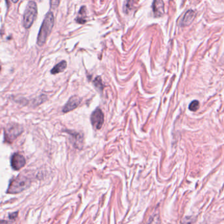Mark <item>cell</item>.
I'll return each mask as SVG.
<instances>
[{
    "mask_svg": "<svg viewBox=\"0 0 224 224\" xmlns=\"http://www.w3.org/2000/svg\"><path fill=\"white\" fill-rule=\"evenodd\" d=\"M54 25V15L52 12H49L45 16L39 30L37 44L39 46L43 45L48 36L51 34Z\"/></svg>",
    "mask_w": 224,
    "mask_h": 224,
    "instance_id": "obj_1",
    "label": "cell"
},
{
    "mask_svg": "<svg viewBox=\"0 0 224 224\" xmlns=\"http://www.w3.org/2000/svg\"><path fill=\"white\" fill-rule=\"evenodd\" d=\"M38 14V8L35 2L30 1L26 6L23 17V25L26 28H29L34 23Z\"/></svg>",
    "mask_w": 224,
    "mask_h": 224,
    "instance_id": "obj_2",
    "label": "cell"
},
{
    "mask_svg": "<svg viewBox=\"0 0 224 224\" xmlns=\"http://www.w3.org/2000/svg\"><path fill=\"white\" fill-rule=\"evenodd\" d=\"M30 185V181L28 177L22 175H19L11 183L7 192L9 193H19L28 188Z\"/></svg>",
    "mask_w": 224,
    "mask_h": 224,
    "instance_id": "obj_3",
    "label": "cell"
},
{
    "mask_svg": "<svg viewBox=\"0 0 224 224\" xmlns=\"http://www.w3.org/2000/svg\"><path fill=\"white\" fill-rule=\"evenodd\" d=\"M22 131L23 129L21 126L17 124H11L6 129V138L11 141H13L14 139H16L22 132Z\"/></svg>",
    "mask_w": 224,
    "mask_h": 224,
    "instance_id": "obj_4",
    "label": "cell"
},
{
    "mask_svg": "<svg viewBox=\"0 0 224 224\" xmlns=\"http://www.w3.org/2000/svg\"><path fill=\"white\" fill-rule=\"evenodd\" d=\"M90 120L94 128L97 129H100L104 122V116L102 110L98 108L94 111L90 116Z\"/></svg>",
    "mask_w": 224,
    "mask_h": 224,
    "instance_id": "obj_5",
    "label": "cell"
},
{
    "mask_svg": "<svg viewBox=\"0 0 224 224\" xmlns=\"http://www.w3.org/2000/svg\"><path fill=\"white\" fill-rule=\"evenodd\" d=\"M26 164V160L22 155L15 153L11 157V166L14 169L19 170Z\"/></svg>",
    "mask_w": 224,
    "mask_h": 224,
    "instance_id": "obj_6",
    "label": "cell"
},
{
    "mask_svg": "<svg viewBox=\"0 0 224 224\" xmlns=\"http://www.w3.org/2000/svg\"><path fill=\"white\" fill-rule=\"evenodd\" d=\"M81 103V99L78 96L74 95L69 99L68 101L66 103L62 111L63 113H68L69 111H73Z\"/></svg>",
    "mask_w": 224,
    "mask_h": 224,
    "instance_id": "obj_7",
    "label": "cell"
},
{
    "mask_svg": "<svg viewBox=\"0 0 224 224\" xmlns=\"http://www.w3.org/2000/svg\"><path fill=\"white\" fill-rule=\"evenodd\" d=\"M152 9L154 15L156 17H161L165 13L164 3L161 0H156L154 1L152 4Z\"/></svg>",
    "mask_w": 224,
    "mask_h": 224,
    "instance_id": "obj_8",
    "label": "cell"
},
{
    "mask_svg": "<svg viewBox=\"0 0 224 224\" xmlns=\"http://www.w3.org/2000/svg\"><path fill=\"white\" fill-rule=\"evenodd\" d=\"M195 13L194 11L193 10H189L187 11L185 15H184L183 19L181 21V26H187L189 25L190 23H191L193 19H195Z\"/></svg>",
    "mask_w": 224,
    "mask_h": 224,
    "instance_id": "obj_9",
    "label": "cell"
},
{
    "mask_svg": "<svg viewBox=\"0 0 224 224\" xmlns=\"http://www.w3.org/2000/svg\"><path fill=\"white\" fill-rule=\"evenodd\" d=\"M86 17H87V9L85 6H83V7H81V8L80 9L79 11L78 16L77 17L75 20H76V22L77 23L83 25V24H85L87 22Z\"/></svg>",
    "mask_w": 224,
    "mask_h": 224,
    "instance_id": "obj_10",
    "label": "cell"
},
{
    "mask_svg": "<svg viewBox=\"0 0 224 224\" xmlns=\"http://www.w3.org/2000/svg\"><path fill=\"white\" fill-rule=\"evenodd\" d=\"M67 67V63L65 60H62V61L60 62L59 64H57L56 66H54L53 68L51 70V72L53 74H59L60 72H62Z\"/></svg>",
    "mask_w": 224,
    "mask_h": 224,
    "instance_id": "obj_11",
    "label": "cell"
},
{
    "mask_svg": "<svg viewBox=\"0 0 224 224\" xmlns=\"http://www.w3.org/2000/svg\"><path fill=\"white\" fill-rule=\"evenodd\" d=\"M148 224H161V219L158 212H155L151 216Z\"/></svg>",
    "mask_w": 224,
    "mask_h": 224,
    "instance_id": "obj_12",
    "label": "cell"
},
{
    "mask_svg": "<svg viewBox=\"0 0 224 224\" xmlns=\"http://www.w3.org/2000/svg\"><path fill=\"white\" fill-rule=\"evenodd\" d=\"M94 84H95V87L100 91H102L103 88H104V84L102 83V80L101 79V78L100 76L96 77L95 78V80H94Z\"/></svg>",
    "mask_w": 224,
    "mask_h": 224,
    "instance_id": "obj_13",
    "label": "cell"
},
{
    "mask_svg": "<svg viewBox=\"0 0 224 224\" xmlns=\"http://www.w3.org/2000/svg\"><path fill=\"white\" fill-rule=\"evenodd\" d=\"M199 107V103L198 101L197 100H195V101H192L191 103L189 106V109L191 111H196L198 109V108Z\"/></svg>",
    "mask_w": 224,
    "mask_h": 224,
    "instance_id": "obj_14",
    "label": "cell"
},
{
    "mask_svg": "<svg viewBox=\"0 0 224 224\" xmlns=\"http://www.w3.org/2000/svg\"><path fill=\"white\" fill-rule=\"evenodd\" d=\"M0 71H1V67H0Z\"/></svg>",
    "mask_w": 224,
    "mask_h": 224,
    "instance_id": "obj_15",
    "label": "cell"
}]
</instances>
